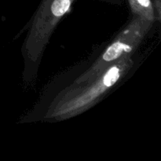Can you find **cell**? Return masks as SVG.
Listing matches in <instances>:
<instances>
[{"label":"cell","instance_id":"cell-1","mask_svg":"<svg viewBox=\"0 0 161 161\" xmlns=\"http://www.w3.org/2000/svg\"><path fill=\"white\" fill-rule=\"evenodd\" d=\"M133 56L110 65L99 76L80 84H71L56 96L43 119L63 121L75 117L98 103L135 68Z\"/></svg>","mask_w":161,"mask_h":161},{"label":"cell","instance_id":"cell-2","mask_svg":"<svg viewBox=\"0 0 161 161\" xmlns=\"http://www.w3.org/2000/svg\"><path fill=\"white\" fill-rule=\"evenodd\" d=\"M75 0H43L29 22L23 46L25 69L23 80L31 84L36 79L38 68L57 25L70 11Z\"/></svg>","mask_w":161,"mask_h":161},{"label":"cell","instance_id":"cell-3","mask_svg":"<svg viewBox=\"0 0 161 161\" xmlns=\"http://www.w3.org/2000/svg\"><path fill=\"white\" fill-rule=\"evenodd\" d=\"M154 23V21L132 16L131 20L107 46L98 58L72 84L91 81L99 76L110 65L133 56Z\"/></svg>","mask_w":161,"mask_h":161},{"label":"cell","instance_id":"cell-4","mask_svg":"<svg viewBox=\"0 0 161 161\" xmlns=\"http://www.w3.org/2000/svg\"><path fill=\"white\" fill-rule=\"evenodd\" d=\"M128 3L132 16L154 22L158 20L152 0H128Z\"/></svg>","mask_w":161,"mask_h":161}]
</instances>
